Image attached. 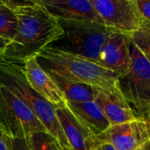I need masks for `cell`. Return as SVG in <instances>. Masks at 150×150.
<instances>
[{
	"mask_svg": "<svg viewBox=\"0 0 150 150\" xmlns=\"http://www.w3.org/2000/svg\"><path fill=\"white\" fill-rule=\"evenodd\" d=\"M18 19L17 34L7 45L4 56L18 61L37 56L62 34L57 18L34 0L14 10Z\"/></svg>",
	"mask_w": 150,
	"mask_h": 150,
	"instance_id": "cell-1",
	"label": "cell"
},
{
	"mask_svg": "<svg viewBox=\"0 0 150 150\" xmlns=\"http://www.w3.org/2000/svg\"><path fill=\"white\" fill-rule=\"evenodd\" d=\"M36 58L45 71H51L64 78L91 85L108 94L122 97L118 85V76L97 62L48 47Z\"/></svg>",
	"mask_w": 150,
	"mask_h": 150,
	"instance_id": "cell-2",
	"label": "cell"
},
{
	"mask_svg": "<svg viewBox=\"0 0 150 150\" xmlns=\"http://www.w3.org/2000/svg\"><path fill=\"white\" fill-rule=\"evenodd\" d=\"M0 85L10 90L32 110L47 131L56 139L61 147L69 148L55 116L54 105L41 98L30 86L24 73L22 61L0 56Z\"/></svg>",
	"mask_w": 150,
	"mask_h": 150,
	"instance_id": "cell-3",
	"label": "cell"
},
{
	"mask_svg": "<svg viewBox=\"0 0 150 150\" xmlns=\"http://www.w3.org/2000/svg\"><path fill=\"white\" fill-rule=\"evenodd\" d=\"M62 34L48 47L68 52L98 63L99 54L113 30L90 21L57 19Z\"/></svg>",
	"mask_w": 150,
	"mask_h": 150,
	"instance_id": "cell-4",
	"label": "cell"
},
{
	"mask_svg": "<svg viewBox=\"0 0 150 150\" xmlns=\"http://www.w3.org/2000/svg\"><path fill=\"white\" fill-rule=\"evenodd\" d=\"M129 70L118 76L120 91L136 119L149 121L150 62L132 42Z\"/></svg>",
	"mask_w": 150,
	"mask_h": 150,
	"instance_id": "cell-5",
	"label": "cell"
},
{
	"mask_svg": "<svg viewBox=\"0 0 150 150\" xmlns=\"http://www.w3.org/2000/svg\"><path fill=\"white\" fill-rule=\"evenodd\" d=\"M0 128L11 138H26L47 132L32 110L3 85H0Z\"/></svg>",
	"mask_w": 150,
	"mask_h": 150,
	"instance_id": "cell-6",
	"label": "cell"
},
{
	"mask_svg": "<svg viewBox=\"0 0 150 150\" xmlns=\"http://www.w3.org/2000/svg\"><path fill=\"white\" fill-rule=\"evenodd\" d=\"M104 25L125 34L138 30L146 21L140 15L134 0H91Z\"/></svg>",
	"mask_w": 150,
	"mask_h": 150,
	"instance_id": "cell-7",
	"label": "cell"
},
{
	"mask_svg": "<svg viewBox=\"0 0 150 150\" xmlns=\"http://www.w3.org/2000/svg\"><path fill=\"white\" fill-rule=\"evenodd\" d=\"M97 139L100 145L108 143L115 150H136L150 142L149 121L135 119L111 126Z\"/></svg>",
	"mask_w": 150,
	"mask_h": 150,
	"instance_id": "cell-8",
	"label": "cell"
},
{
	"mask_svg": "<svg viewBox=\"0 0 150 150\" xmlns=\"http://www.w3.org/2000/svg\"><path fill=\"white\" fill-rule=\"evenodd\" d=\"M130 43L127 34L112 32L101 48L98 64L118 76L126 74L131 65Z\"/></svg>",
	"mask_w": 150,
	"mask_h": 150,
	"instance_id": "cell-9",
	"label": "cell"
},
{
	"mask_svg": "<svg viewBox=\"0 0 150 150\" xmlns=\"http://www.w3.org/2000/svg\"><path fill=\"white\" fill-rule=\"evenodd\" d=\"M55 116L70 150H96L99 142L91 131L83 126L66 107L65 104L54 105Z\"/></svg>",
	"mask_w": 150,
	"mask_h": 150,
	"instance_id": "cell-10",
	"label": "cell"
},
{
	"mask_svg": "<svg viewBox=\"0 0 150 150\" xmlns=\"http://www.w3.org/2000/svg\"><path fill=\"white\" fill-rule=\"evenodd\" d=\"M34 2L57 19L90 21L104 25L91 0H34Z\"/></svg>",
	"mask_w": 150,
	"mask_h": 150,
	"instance_id": "cell-11",
	"label": "cell"
},
{
	"mask_svg": "<svg viewBox=\"0 0 150 150\" xmlns=\"http://www.w3.org/2000/svg\"><path fill=\"white\" fill-rule=\"evenodd\" d=\"M22 62L24 73L30 86L51 105L64 104L62 93L50 76L40 67L36 56L26 58Z\"/></svg>",
	"mask_w": 150,
	"mask_h": 150,
	"instance_id": "cell-12",
	"label": "cell"
},
{
	"mask_svg": "<svg viewBox=\"0 0 150 150\" xmlns=\"http://www.w3.org/2000/svg\"><path fill=\"white\" fill-rule=\"evenodd\" d=\"M64 104L73 116L95 136L101 134L111 127L104 112L93 100L85 102L65 101Z\"/></svg>",
	"mask_w": 150,
	"mask_h": 150,
	"instance_id": "cell-13",
	"label": "cell"
},
{
	"mask_svg": "<svg viewBox=\"0 0 150 150\" xmlns=\"http://www.w3.org/2000/svg\"><path fill=\"white\" fill-rule=\"evenodd\" d=\"M93 101L100 107L111 126L135 120V116L123 97L98 91Z\"/></svg>",
	"mask_w": 150,
	"mask_h": 150,
	"instance_id": "cell-14",
	"label": "cell"
},
{
	"mask_svg": "<svg viewBox=\"0 0 150 150\" xmlns=\"http://www.w3.org/2000/svg\"><path fill=\"white\" fill-rule=\"evenodd\" d=\"M54 80L59 90L63 95L65 101L69 102H85L94 99L98 89L85 83L75 82L62 76H60L51 71H46Z\"/></svg>",
	"mask_w": 150,
	"mask_h": 150,
	"instance_id": "cell-15",
	"label": "cell"
},
{
	"mask_svg": "<svg viewBox=\"0 0 150 150\" xmlns=\"http://www.w3.org/2000/svg\"><path fill=\"white\" fill-rule=\"evenodd\" d=\"M17 31L18 19L15 11L2 2L0 4V36L12 40L17 34Z\"/></svg>",
	"mask_w": 150,
	"mask_h": 150,
	"instance_id": "cell-16",
	"label": "cell"
},
{
	"mask_svg": "<svg viewBox=\"0 0 150 150\" xmlns=\"http://www.w3.org/2000/svg\"><path fill=\"white\" fill-rule=\"evenodd\" d=\"M130 41L148 58L150 56V21H146L136 31L128 34Z\"/></svg>",
	"mask_w": 150,
	"mask_h": 150,
	"instance_id": "cell-17",
	"label": "cell"
},
{
	"mask_svg": "<svg viewBox=\"0 0 150 150\" xmlns=\"http://www.w3.org/2000/svg\"><path fill=\"white\" fill-rule=\"evenodd\" d=\"M31 150H61V145L48 132H40L27 137Z\"/></svg>",
	"mask_w": 150,
	"mask_h": 150,
	"instance_id": "cell-18",
	"label": "cell"
},
{
	"mask_svg": "<svg viewBox=\"0 0 150 150\" xmlns=\"http://www.w3.org/2000/svg\"><path fill=\"white\" fill-rule=\"evenodd\" d=\"M3 132V131H2ZM4 139L8 150H31L28 140L26 138H11L5 135L4 133Z\"/></svg>",
	"mask_w": 150,
	"mask_h": 150,
	"instance_id": "cell-19",
	"label": "cell"
},
{
	"mask_svg": "<svg viewBox=\"0 0 150 150\" xmlns=\"http://www.w3.org/2000/svg\"><path fill=\"white\" fill-rule=\"evenodd\" d=\"M138 11L142 18L145 20H150L149 0H134Z\"/></svg>",
	"mask_w": 150,
	"mask_h": 150,
	"instance_id": "cell-20",
	"label": "cell"
},
{
	"mask_svg": "<svg viewBox=\"0 0 150 150\" xmlns=\"http://www.w3.org/2000/svg\"><path fill=\"white\" fill-rule=\"evenodd\" d=\"M3 4L11 10H15L19 6L28 5L33 3V0H25V1H13V0H2Z\"/></svg>",
	"mask_w": 150,
	"mask_h": 150,
	"instance_id": "cell-21",
	"label": "cell"
},
{
	"mask_svg": "<svg viewBox=\"0 0 150 150\" xmlns=\"http://www.w3.org/2000/svg\"><path fill=\"white\" fill-rule=\"evenodd\" d=\"M10 41H11L10 40L0 36V56H4L6 47L10 43Z\"/></svg>",
	"mask_w": 150,
	"mask_h": 150,
	"instance_id": "cell-22",
	"label": "cell"
},
{
	"mask_svg": "<svg viewBox=\"0 0 150 150\" xmlns=\"http://www.w3.org/2000/svg\"><path fill=\"white\" fill-rule=\"evenodd\" d=\"M0 150H8L6 144L4 142V134L3 132L0 128Z\"/></svg>",
	"mask_w": 150,
	"mask_h": 150,
	"instance_id": "cell-23",
	"label": "cell"
},
{
	"mask_svg": "<svg viewBox=\"0 0 150 150\" xmlns=\"http://www.w3.org/2000/svg\"><path fill=\"white\" fill-rule=\"evenodd\" d=\"M98 149V150H115V149L112 145H110L108 143H103Z\"/></svg>",
	"mask_w": 150,
	"mask_h": 150,
	"instance_id": "cell-24",
	"label": "cell"
},
{
	"mask_svg": "<svg viewBox=\"0 0 150 150\" xmlns=\"http://www.w3.org/2000/svg\"><path fill=\"white\" fill-rule=\"evenodd\" d=\"M149 142H147V143H145L144 145H142V147H140L139 149L137 150H150V147H149Z\"/></svg>",
	"mask_w": 150,
	"mask_h": 150,
	"instance_id": "cell-25",
	"label": "cell"
},
{
	"mask_svg": "<svg viewBox=\"0 0 150 150\" xmlns=\"http://www.w3.org/2000/svg\"><path fill=\"white\" fill-rule=\"evenodd\" d=\"M61 150H70L69 148H66V147H61Z\"/></svg>",
	"mask_w": 150,
	"mask_h": 150,
	"instance_id": "cell-26",
	"label": "cell"
},
{
	"mask_svg": "<svg viewBox=\"0 0 150 150\" xmlns=\"http://www.w3.org/2000/svg\"><path fill=\"white\" fill-rule=\"evenodd\" d=\"M1 3H2V1H1V0H0V4H1Z\"/></svg>",
	"mask_w": 150,
	"mask_h": 150,
	"instance_id": "cell-27",
	"label": "cell"
},
{
	"mask_svg": "<svg viewBox=\"0 0 150 150\" xmlns=\"http://www.w3.org/2000/svg\"><path fill=\"white\" fill-rule=\"evenodd\" d=\"M96 150H98V149H96Z\"/></svg>",
	"mask_w": 150,
	"mask_h": 150,
	"instance_id": "cell-28",
	"label": "cell"
},
{
	"mask_svg": "<svg viewBox=\"0 0 150 150\" xmlns=\"http://www.w3.org/2000/svg\"><path fill=\"white\" fill-rule=\"evenodd\" d=\"M136 150H137V149H136Z\"/></svg>",
	"mask_w": 150,
	"mask_h": 150,
	"instance_id": "cell-29",
	"label": "cell"
}]
</instances>
